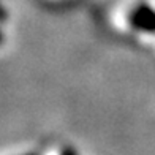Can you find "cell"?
I'll use <instances>...</instances> for the list:
<instances>
[{"label":"cell","mask_w":155,"mask_h":155,"mask_svg":"<svg viewBox=\"0 0 155 155\" xmlns=\"http://www.w3.org/2000/svg\"><path fill=\"white\" fill-rule=\"evenodd\" d=\"M128 22L138 32L155 35V8L146 3L136 5L128 13Z\"/></svg>","instance_id":"1"},{"label":"cell","mask_w":155,"mask_h":155,"mask_svg":"<svg viewBox=\"0 0 155 155\" xmlns=\"http://www.w3.org/2000/svg\"><path fill=\"white\" fill-rule=\"evenodd\" d=\"M59 155H79L78 153V150L74 149L73 146H65V147H62Z\"/></svg>","instance_id":"2"},{"label":"cell","mask_w":155,"mask_h":155,"mask_svg":"<svg viewBox=\"0 0 155 155\" xmlns=\"http://www.w3.org/2000/svg\"><path fill=\"white\" fill-rule=\"evenodd\" d=\"M6 19H8V13H6V10L2 6V3H0V22H5Z\"/></svg>","instance_id":"3"},{"label":"cell","mask_w":155,"mask_h":155,"mask_svg":"<svg viewBox=\"0 0 155 155\" xmlns=\"http://www.w3.org/2000/svg\"><path fill=\"white\" fill-rule=\"evenodd\" d=\"M3 40H5V38H3V33H2V30H0V46L3 45Z\"/></svg>","instance_id":"4"},{"label":"cell","mask_w":155,"mask_h":155,"mask_svg":"<svg viewBox=\"0 0 155 155\" xmlns=\"http://www.w3.org/2000/svg\"><path fill=\"white\" fill-rule=\"evenodd\" d=\"M25 155H40V153H35V152H32V153H25Z\"/></svg>","instance_id":"5"}]
</instances>
